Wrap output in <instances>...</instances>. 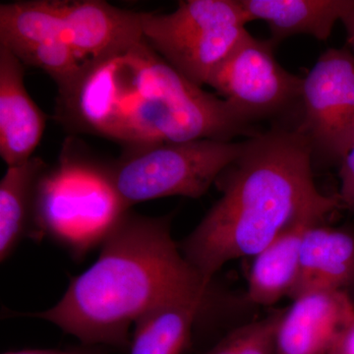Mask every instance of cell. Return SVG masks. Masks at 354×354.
I'll return each instance as SVG.
<instances>
[{"mask_svg": "<svg viewBox=\"0 0 354 354\" xmlns=\"http://www.w3.org/2000/svg\"><path fill=\"white\" fill-rule=\"evenodd\" d=\"M147 44L202 87L248 34L241 0H184L169 13L142 12Z\"/></svg>", "mask_w": 354, "mask_h": 354, "instance_id": "8992f818", "label": "cell"}, {"mask_svg": "<svg viewBox=\"0 0 354 354\" xmlns=\"http://www.w3.org/2000/svg\"><path fill=\"white\" fill-rule=\"evenodd\" d=\"M243 148L244 141L213 139L135 147L99 169L121 206L129 209L158 198L202 197Z\"/></svg>", "mask_w": 354, "mask_h": 354, "instance_id": "5b68a950", "label": "cell"}, {"mask_svg": "<svg viewBox=\"0 0 354 354\" xmlns=\"http://www.w3.org/2000/svg\"><path fill=\"white\" fill-rule=\"evenodd\" d=\"M329 354H354V316L337 335Z\"/></svg>", "mask_w": 354, "mask_h": 354, "instance_id": "d6986e66", "label": "cell"}, {"mask_svg": "<svg viewBox=\"0 0 354 354\" xmlns=\"http://www.w3.org/2000/svg\"><path fill=\"white\" fill-rule=\"evenodd\" d=\"M283 309L276 337V354H329L337 335L354 316L348 292L304 293Z\"/></svg>", "mask_w": 354, "mask_h": 354, "instance_id": "9c48e42d", "label": "cell"}, {"mask_svg": "<svg viewBox=\"0 0 354 354\" xmlns=\"http://www.w3.org/2000/svg\"><path fill=\"white\" fill-rule=\"evenodd\" d=\"M209 304L183 300L160 305L134 324L130 354H185L192 330Z\"/></svg>", "mask_w": 354, "mask_h": 354, "instance_id": "9a60e30c", "label": "cell"}, {"mask_svg": "<svg viewBox=\"0 0 354 354\" xmlns=\"http://www.w3.org/2000/svg\"><path fill=\"white\" fill-rule=\"evenodd\" d=\"M354 288V234L321 223L305 230L300 271L291 299L316 290Z\"/></svg>", "mask_w": 354, "mask_h": 354, "instance_id": "8fae6325", "label": "cell"}, {"mask_svg": "<svg viewBox=\"0 0 354 354\" xmlns=\"http://www.w3.org/2000/svg\"><path fill=\"white\" fill-rule=\"evenodd\" d=\"M304 133L274 128L244 141L216 181L220 199L178 245L209 283L230 261L254 257L283 232L321 223L342 206L317 188Z\"/></svg>", "mask_w": 354, "mask_h": 354, "instance_id": "7a4b0ae2", "label": "cell"}, {"mask_svg": "<svg viewBox=\"0 0 354 354\" xmlns=\"http://www.w3.org/2000/svg\"><path fill=\"white\" fill-rule=\"evenodd\" d=\"M171 216L127 211L102 239L99 258L72 279L55 306L29 316L55 324L83 344L129 346V328L169 302L211 304L212 283L184 257L171 235Z\"/></svg>", "mask_w": 354, "mask_h": 354, "instance_id": "3957f363", "label": "cell"}, {"mask_svg": "<svg viewBox=\"0 0 354 354\" xmlns=\"http://www.w3.org/2000/svg\"><path fill=\"white\" fill-rule=\"evenodd\" d=\"M342 23L346 28L348 48L354 55V6L342 18Z\"/></svg>", "mask_w": 354, "mask_h": 354, "instance_id": "44dd1931", "label": "cell"}, {"mask_svg": "<svg viewBox=\"0 0 354 354\" xmlns=\"http://www.w3.org/2000/svg\"><path fill=\"white\" fill-rule=\"evenodd\" d=\"M24 65L46 72L57 85L58 92L76 80L85 62H81L68 46L58 41L1 44Z\"/></svg>", "mask_w": 354, "mask_h": 354, "instance_id": "2e32d148", "label": "cell"}, {"mask_svg": "<svg viewBox=\"0 0 354 354\" xmlns=\"http://www.w3.org/2000/svg\"><path fill=\"white\" fill-rule=\"evenodd\" d=\"M2 354H101L91 349H75V351H50V349H26V351H9Z\"/></svg>", "mask_w": 354, "mask_h": 354, "instance_id": "ffe728a7", "label": "cell"}, {"mask_svg": "<svg viewBox=\"0 0 354 354\" xmlns=\"http://www.w3.org/2000/svg\"><path fill=\"white\" fill-rule=\"evenodd\" d=\"M48 171L43 158L32 157L7 167L0 181V260L6 262L21 241L34 234L37 195Z\"/></svg>", "mask_w": 354, "mask_h": 354, "instance_id": "4fadbf2b", "label": "cell"}, {"mask_svg": "<svg viewBox=\"0 0 354 354\" xmlns=\"http://www.w3.org/2000/svg\"><path fill=\"white\" fill-rule=\"evenodd\" d=\"M283 309L230 330L205 354H276V337Z\"/></svg>", "mask_w": 354, "mask_h": 354, "instance_id": "e0dca14e", "label": "cell"}, {"mask_svg": "<svg viewBox=\"0 0 354 354\" xmlns=\"http://www.w3.org/2000/svg\"><path fill=\"white\" fill-rule=\"evenodd\" d=\"M207 85L252 122L279 113L300 99L302 79L279 64L269 39L259 41L248 32Z\"/></svg>", "mask_w": 354, "mask_h": 354, "instance_id": "ba28073f", "label": "cell"}, {"mask_svg": "<svg viewBox=\"0 0 354 354\" xmlns=\"http://www.w3.org/2000/svg\"><path fill=\"white\" fill-rule=\"evenodd\" d=\"M142 12L102 0H24L0 6V44L58 41L83 62L143 39Z\"/></svg>", "mask_w": 354, "mask_h": 354, "instance_id": "277c9868", "label": "cell"}, {"mask_svg": "<svg viewBox=\"0 0 354 354\" xmlns=\"http://www.w3.org/2000/svg\"><path fill=\"white\" fill-rule=\"evenodd\" d=\"M341 187L337 196L342 208L354 214V136L348 153L339 165Z\"/></svg>", "mask_w": 354, "mask_h": 354, "instance_id": "ac0fdd59", "label": "cell"}, {"mask_svg": "<svg viewBox=\"0 0 354 354\" xmlns=\"http://www.w3.org/2000/svg\"><path fill=\"white\" fill-rule=\"evenodd\" d=\"M300 131L313 152L341 165L354 136V55L330 48L302 79Z\"/></svg>", "mask_w": 354, "mask_h": 354, "instance_id": "52a82bcc", "label": "cell"}, {"mask_svg": "<svg viewBox=\"0 0 354 354\" xmlns=\"http://www.w3.org/2000/svg\"><path fill=\"white\" fill-rule=\"evenodd\" d=\"M249 20L269 26L272 46L288 37L308 35L325 41L337 21L354 6V0H241Z\"/></svg>", "mask_w": 354, "mask_h": 354, "instance_id": "7c38bea8", "label": "cell"}, {"mask_svg": "<svg viewBox=\"0 0 354 354\" xmlns=\"http://www.w3.org/2000/svg\"><path fill=\"white\" fill-rule=\"evenodd\" d=\"M24 66L0 44V156L7 167L34 157L46 129V115L25 87Z\"/></svg>", "mask_w": 354, "mask_h": 354, "instance_id": "30bf717a", "label": "cell"}, {"mask_svg": "<svg viewBox=\"0 0 354 354\" xmlns=\"http://www.w3.org/2000/svg\"><path fill=\"white\" fill-rule=\"evenodd\" d=\"M310 225L291 228L254 256L247 286L249 301L272 306L290 297L299 276L302 239Z\"/></svg>", "mask_w": 354, "mask_h": 354, "instance_id": "5bb4252c", "label": "cell"}, {"mask_svg": "<svg viewBox=\"0 0 354 354\" xmlns=\"http://www.w3.org/2000/svg\"><path fill=\"white\" fill-rule=\"evenodd\" d=\"M65 127L113 140L125 148L195 140L232 141L250 121L225 100L191 82L145 39L84 64L58 92Z\"/></svg>", "mask_w": 354, "mask_h": 354, "instance_id": "6da1fadb", "label": "cell"}]
</instances>
